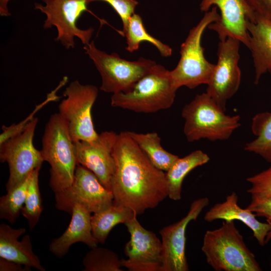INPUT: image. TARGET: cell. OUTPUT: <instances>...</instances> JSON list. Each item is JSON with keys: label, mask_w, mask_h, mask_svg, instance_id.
Segmentation results:
<instances>
[{"label": "cell", "mask_w": 271, "mask_h": 271, "mask_svg": "<svg viewBox=\"0 0 271 271\" xmlns=\"http://www.w3.org/2000/svg\"><path fill=\"white\" fill-rule=\"evenodd\" d=\"M112 156L115 170L110 190L113 204L140 215L168 197L165 173L153 165L127 131L117 134Z\"/></svg>", "instance_id": "cell-1"}, {"label": "cell", "mask_w": 271, "mask_h": 271, "mask_svg": "<svg viewBox=\"0 0 271 271\" xmlns=\"http://www.w3.org/2000/svg\"><path fill=\"white\" fill-rule=\"evenodd\" d=\"M206 261L216 271H260L254 254L244 241L234 221L207 230L201 248Z\"/></svg>", "instance_id": "cell-2"}, {"label": "cell", "mask_w": 271, "mask_h": 271, "mask_svg": "<svg viewBox=\"0 0 271 271\" xmlns=\"http://www.w3.org/2000/svg\"><path fill=\"white\" fill-rule=\"evenodd\" d=\"M225 111L206 92L196 95L182 110L183 132L187 140H228L240 126V117L239 115H227Z\"/></svg>", "instance_id": "cell-3"}, {"label": "cell", "mask_w": 271, "mask_h": 271, "mask_svg": "<svg viewBox=\"0 0 271 271\" xmlns=\"http://www.w3.org/2000/svg\"><path fill=\"white\" fill-rule=\"evenodd\" d=\"M50 166L49 186L54 193L70 186L78 164L67 121L55 113L46 124L41 150Z\"/></svg>", "instance_id": "cell-4"}, {"label": "cell", "mask_w": 271, "mask_h": 271, "mask_svg": "<svg viewBox=\"0 0 271 271\" xmlns=\"http://www.w3.org/2000/svg\"><path fill=\"white\" fill-rule=\"evenodd\" d=\"M177 90L170 71L156 64L129 90L112 94L110 104L135 112L155 113L172 106Z\"/></svg>", "instance_id": "cell-5"}, {"label": "cell", "mask_w": 271, "mask_h": 271, "mask_svg": "<svg viewBox=\"0 0 271 271\" xmlns=\"http://www.w3.org/2000/svg\"><path fill=\"white\" fill-rule=\"evenodd\" d=\"M213 7L199 23L189 31L180 47V58L176 67L170 71L173 84L178 90L182 86L194 89L201 84L207 85L215 67L204 56L201 45L202 36L211 24L218 21L220 14Z\"/></svg>", "instance_id": "cell-6"}, {"label": "cell", "mask_w": 271, "mask_h": 271, "mask_svg": "<svg viewBox=\"0 0 271 271\" xmlns=\"http://www.w3.org/2000/svg\"><path fill=\"white\" fill-rule=\"evenodd\" d=\"M101 77L100 89L112 94L126 92L156 64L149 59L128 61L117 53L108 54L97 49L93 41L83 47Z\"/></svg>", "instance_id": "cell-7"}, {"label": "cell", "mask_w": 271, "mask_h": 271, "mask_svg": "<svg viewBox=\"0 0 271 271\" xmlns=\"http://www.w3.org/2000/svg\"><path fill=\"white\" fill-rule=\"evenodd\" d=\"M97 88L72 81L63 92L66 98L58 105L59 113L67 121L73 142L91 141L98 136L92 121L91 109L97 97Z\"/></svg>", "instance_id": "cell-8"}, {"label": "cell", "mask_w": 271, "mask_h": 271, "mask_svg": "<svg viewBox=\"0 0 271 271\" xmlns=\"http://www.w3.org/2000/svg\"><path fill=\"white\" fill-rule=\"evenodd\" d=\"M54 194L56 208L70 214L77 204L91 213L99 212L113 204L112 191L93 172L78 164L72 185Z\"/></svg>", "instance_id": "cell-9"}, {"label": "cell", "mask_w": 271, "mask_h": 271, "mask_svg": "<svg viewBox=\"0 0 271 271\" xmlns=\"http://www.w3.org/2000/svg\"><path fill=\"white\" fill-rule=\"evenodd\" d=\"M38 122V118L34 117L21 132L0 144L1 162H7L9 169L7 191L24 181L35 169L41 167L44 161L41 150L33 144Z\"/></svg>", "instance_id": "cell-10"}, {"label": "cell", "mask_w": 271, "mask_h": 271, "mask_svg": "<svg viewBox=\"0 0 271 271\" xmlns=\"http://www.w3.org/2000/svg\"><path fill=\"white\" fill-rule=\"evenodd\" d=\"M45 5L35 3V9L45 14L43 27L48 29L54 26L57 30L56 40L67 49L75 47L74 38H78L85 45L90 43L94 29L82 30L76 22L81 15L88 11L87 0H42Z\"/></svg>", "instance_id": "cell-11"}, {"label": "cell", "mask_w": 271, "mask_h": 271, "mask_svg": "<svg viewBox=\"0 0 271 271\" xmlns=\"http://www.w3.org/2000/svg\"><path fill=\"white\" fill-rule=\"evenodd\" d=\"M240 43L231 37L220 41L217 62L207 85L206 92L224 110L226 101L235 94L240 84L241 71L238 66Z\"/></svg>", "instance_id": "cell-12"}, {"label": "cell", "mask_w": 271, "mask_h": 271, "mask_svg": "<svg viewBox=\"0 0 271 271\" xmlns=\"http://www.w3.org/2000/svg\"><path fill=\"white\" fill-rule=\"evenodd\" d=\"M135 215L124 224L130 234L122 259V266L130 271H162V244L156 234L145 229Z\"/></svg>", "instance_id": "cell-13"}, {"label": "cell", "mask_w": 271, "mask_h": 271, "mask_svg": "<svg viewBox=\"0 0 271 271\" xmlns=\"http://www.w3.org/2000/svg\"><path fill=\"white\" fill-rule=\"evenodd\" d=\"M209 203L207 197L194 200L185 217L160 231L162 244V271L189 270L185 254L186 228L189 222L197 219Z\"/></svg>", "instance_id": "cell-14"}, {"label": "cell", "mask_w": 271, "mask_h": 271, "mask_svg": "<svg viewBox=\"0 0 271 271\" xmlns=\"http://www.w3.org/2000/svg\"><path fill=\"white\" fill-rule=\"evenodd\" d=\"M117 134L113 131H104L93 141L73 142L77 163L93 172L109 190L115 170L112 151Z\"/></svg>", "instance_id": "cell-15"}, {"label": "cell", "mask_w": 271, "mask_h": 271, "mask_svg": "<svg viewBox=\"0 0 271 271\" xmlns=\"http://www.w3.org/2000/svg\"><path fill=\"white\" fill-rule=\"evenodd\" d=\"M213 7L219 10L220 19L207 28L216 32L220 41L233 38L248 48L247 22L253 19V14L245 0H202L200 10L206 12Z\"/></svg>", "instance_id": "cell-16"}, {"label": "cell", "mask_w": 271, "mask_h": 271, "mask_svg": "<svg viewBox=\"0 0 271 271\" xmlns=\"http://www.w3.org/2000/svg\"><path fill=\"white\" fill-rule=\"evenodd\" d=\"M256 216L255 213L247 208L243 209L239 206L237 194L233 192L226 197L224 202L216 203L206 213L204 219L208 222L218 219L241 221L251 230L253 237L259 244L264 246L266 244L265 238L271 229V225L267 222L259 221Z\"/></svg>", "instance_id": "cell-17"}, {"label": "cell", "mask_w": 271, "mask_h": 271, "mask_svg": "<svg viewBox=\"0 0 271 271\" xmlns=\"http://www.w3.org/2000/svg\"><path fill=\"white\" fill-rule=\"evenodd\" d=\"M90 214L80 204L74 206L68 227L49 245L50 251L57 257H63L68 253L70 247L77 242H83L90 248L97 246L98 242L92 233Z\"/></svg>", "instance_id": "cell-18"}, {"label": "cell", "mask_w": 271, "mask_h": 271, "mask_svg": "<svg viewBox=\"0 0 271 271\" xmlns=\"http://www.w3.org/2000/svg\"><path fill=\"white\" fill-rule=\"evenodd\" d=\"M26 231L24 227L13 228L4 223L0 225V257L45 271L39 258L33 251L30 236L26 234L21 241L18 240Z\"/></svg>", "instance_id": "cell-19"}, {"label": "cell", "mask_w": 271, "mask_h": 271, "mask_svg": "<svg viewBox=\"0 0 271 271\" xmlns=\"http://www.w3.org/2000/svg\"><path fill=\"white\" fill-rule=\"evenodd\" d=\"M247 29L257 84L263 74L271 75V23L254 17L253 20H248Z\"/></svg>", "instance_id": "cell-20"}, {"label": "cell", "mask_w": 271, "mask_h": 271, "mask_svg": "<svg viewBox=\"0 0 271 271\" xmlns=\"http://www.w3.org/2000/svg\"><path fill=\"white\" fill-rule=\"evenodd\" d=\"M209 160V156L200 150H195L183 158L179 157L165 173L168 197L174 201L181 200L182 183L186 175Z\"/></svg>", "instance_id": "cell-21"}, {"label": "cell", "mask_w": 271, "mask_h": 271, "mask_svg": "<svg viewBox=\"0 0 271 271\" xmlns=\"http://www.w3.org/2000/svg\"><path fill=\"white\" fill-rule=\"evenodd\" d=\"M137 215L131 209L114 204L93 213L91 217L92 233L98 243L103 244L112 229L119 223H125Z\"/></svg>", "instance_id": "cell-22"}, {"label": "cell", "mask_w": 271, "mask_h": 271, "mask_svg": "<svg viewBox=\"0 0 271 271\" xmlns=\"http://www.w3.org/2000/svg\"><path fill=\"white\" fill-rule=\"evenodd\" d=\"M129 136L145 153L151 162L158 169L166 172L179 158L165 150L161 139L156 132L139 133L127 131Z\"/></svg>", "instance_id": "cell-23"}, {"label": "cell", "mask_w": 271, "mask_h": 271, "mask_svg": "<svg viewBox=\"0 0 271 271\" xmlns=\"http://www.w3.org/2000/svg\"><path fill=\"white\" fill-rule=\"evenodd\" d=\"M121 33L126 38V49L129 52L137 51L142 42H148L155 46L163 57H167L172 54V49L169 46L147 32L142 17L138 14L134 13L130 17Z\"/></svg>", "instance_id": "cell-24"}, {"label": "cell", "mask_w": 271, "mask_h": 271, "mask_svg": "<svg viewBox=\"0 0 271 271\" xmlns=\"http://www.w3.org/2000/svg\"><path fill=\"white\" fill-rule=\"evenodd\" d=\"M251 127L256 138L246 144L244 149L271 163V111L256 114L252 118Z\"/></svg>", "instance_id": "cell-25"}, {"label": "cell", "mask_w": 271, "mask_h": 271, "mask_svg": "<svg viewBox=\"0 0 271 271\" xmlns=\"http://www.w3.org/2000/svg\"><path fill=\"white\" fill-rule=\"evenodd\" d=\"M41 168L35 169L30 174L26 198L21 211L22 215L27 220L31 230L38 223L43 209L39 185Z\"/></svg>", "instance_id": "cell-26"}, {"label": "cell", "mask_w": 271, "mask_h": 271, "mask_svg": "<svg viewBox=\"0 0 271 271\" xmlns=\"http://www.w3.org/2000/svg\"><path fill=\"white\" fill-rule=\"evenodd\" d=\"M30 175L0 198V218L13 224L19 217L26 198Z\"/></svg>", "instance_id": "cell-27"}, {"label": "cell", "mask_w": 271, "mask_h": 271, "mask_svg": "<svg viewBox=\"0 0 271 271\" xmlns=\"http://www.w3.org/2000/svg\"><path fill=\"white\" fill-rule=\"evenodd\" d=\"M86 254L82 263L84 271H122L121 259L106 248L95 246Z\"/></svg>", "instance_id": "cell-28"}, {"label": "cell", "mask_w": 271, "mask_h": 271, "mask_svg": "<svg viewBox=\"0 0 271 271\" xmlns=\"http://www.w3.org/2000/svg\"><path fill=\"white\" fill-rule=\"evenodd\" d=\"M67 83L66 80L63 79L59 85L47 95L46 100L36 106L35 110L24 120L18 123H13L10 126L3 125L2 127V132L0 134V144L7 140L8 139L21 132L26 127L27 124L35 117L34 115L43 106L50 101L58 100L60 97L56 95L57 91Z\"/></svg>", "instance_id": "cell-29"}, {"label": "cell", "mask_w": 271, "mask_h": 271, "mask_svg": "<svg viewBox=\"0 0 271 271\" xmlns=\"http://www.w3.org/2000/svg\"><path fill=\"white\" fill-rule=\"evenodd\" d=\"M251 186L247 192L251 195L261 197H271V166L246 179Z\"/></svg>", "instance_id": "cell-30"}, {"label": "cell", "mask_w": 271, "mask_h": 271, "mask_svg": "<svg viewBox=\"0 0 271 271\" xmlns=\"http://www.w3.org/2000/svg\"><path fill=\"white\" fill-rule=\"evenodd\" d=\"M251 196V201L246 207L256 216L264 217L271 225V197H261ZM271 240V229L265 238V244Z\"/></svg>", "instance_id": "cell-31"}, {"label": "cell", "mask_w": 271, "mask_h": 271, "mask_svg": "<svg viewBox=\"0 0 271 271\" xmlns=\"http://www.w3.org/2000/svg\"><path fill=\"white\" fill-rule=\"evenodd\" d=\"M88 3L95 1H102L108 3L120 17L122 23V29L127 25L130 17L134 13L138 5L136 0H87Z\"/></svg>", "instance_id": "cell-32"}, {"label": "cell", "mask_w": 271, "mask_h": 271, "mask_svg": "<svg viewBox=\"0 0 271 271\" xmlns=\"http://www.w3.org/2000/svg\"><path fill=\"white\" fill-rule=\"evenodd\" d=\"M253 14L271 23V0H245Z\"/></svg>", "instance_id": "cell-33"}, {"label": "cell", "mask_w": 271, "mask_h": 271, "mask_svg": "<svg viewBox=\"0 0 271 271\" xmlns=\"http://www.w3.org/2000/svg\"><path fill=\"white\" fill-rule=\"evenodd\" d=\"M31 268L0 257L1 271H30Z\"/></svg>", "instance_id": "cell-34"}, {"label": "cell", "mask_w": 271, "mask_h": 271, "mask_svg": "<svg viewBox=\"0 0 271 271\" xmlns=\"http://www.w3.org/2000/svg\"><path fill=\"white\" fill-rule=\"evenodd\" d=\"M11 0H0V15L8 17L11 15L8 8V4Z\"/></svg>", "instance_id": "cell-35"}]
</instances>
